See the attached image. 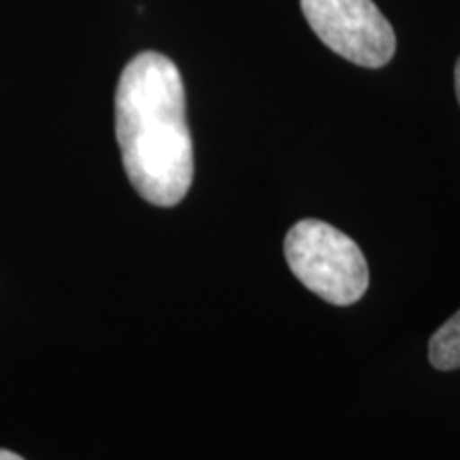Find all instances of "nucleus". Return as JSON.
<instances>
[{
    "mask_svg": "<svg viewBox=\"0 0 460 460\" xmlns=\"http://www.w3.org/2000/svg\"><path fill=\"white\" fill-rule=\"evenodd\" d=\"M115 135L132 188L147 203H181L194 180V147L180 68L158 51L135 56L115 90Z\"/></svg>",
    "mask_w": 460,
    "mask_h": 460,
    "instance_id": "f257e3e1",
    "label": "nucleus"
},
{
    "mask_svg": "<svg viewBox=\"0 0 460 460\" xmlns=\"http://www.w3.org/2000/svg\"><path fill=\"white\" fill-rule=\"evenodd\" d=\"M288 267L305 288L331 305H354L369 288V267L348 234L322 220H301L284 241Z\"/></svg>",
    "mask_w": 460,
    "mask_h": 460,
    "instance_id": "f03ea898",
    "label": "nucleus"
},
{
    "mask_svg": "<svg viewBox=\"0 0 460 460\" xmlns=\"http://www.w3.org/2000/svg\"><path fill=\"white\" fill-rule=\"evenodd\" d=\"M307 24L337 56L365 68L393 60L396 34L373 0H301Z\"/></svg>",
    "mask_w": 460,
    "mask_h": 460,
    "instance_id": "7ed1b4c3",
    "label": "nucleus"
},
{
    "mask_svg": "<svg viewBox=\"0 0 460 460\" xmlns=\"http://www.w3.org/2000/svg\"><path fill=\"white\" fill-rule=\"evenodd\" d=\"M429 360L435 369H460V312L452 315L429 341Z\"/></svg>",
    "mask_w": 460,
    "mask_h": 460,
    "instance_id": "20e7f679",
    "label": "nucleus"
},
{
    "mask_svg": "<svg viewBox=\"0 0 460 460\" xmlns=\"http://www.w3.org/2000/svg\"><path fill=\"white\" fill-rule=\"evenodd\" d=\"M454 85H456V96H458V102H460V58L456 62V71H454Z\"/></svg>",
    "mask_w": 460,
    "mask_h": 460,
    "instance_id": "39448f33",
    "label": "nucleus"
},
{
    "mask_svg": "<svg viewBox=\"0 0 460 460\" xmlns=\"http://www.w3.org/2000/svg\"><path fill=\"white\" fill-rule=\"evenodd\" d=\"M0 460H24V458L17 456V454L9 452V450H0Z\"/></svg>",
    "mask_w": 460,
    "mask_h": 460,
    "instance_id": "423d86ee",
    "label": "nucleus"
}]
</instances>
